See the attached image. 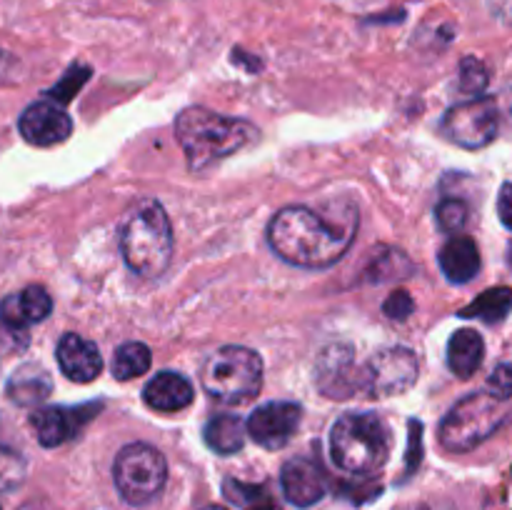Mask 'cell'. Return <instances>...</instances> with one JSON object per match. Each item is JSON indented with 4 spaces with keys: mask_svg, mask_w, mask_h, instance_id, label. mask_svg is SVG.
I'll use <instances>...</instances> for the list:
<instances>
[{
    "mask_svg": "<svg viewBox=\"0 0 512 510\" xmlns=\"http://www.w3.org/2000/svg\"><path fill=\"white\" fill-rule=\"evenodd\" d=\"M510 258H512V248H510Z\"/></svg>",
    "mask_w": 512,
    "mask_h": 510,
    "instance_id": "obj_34",
    "label": "cell"
},
{
    "mask_svg": "<svg viewBox=\"0 0 512 510\" xmlns=\"http://www.w3.org/2000/svg\"><path fill=\"white\" fill-rule=\"evenodd\" d=\"M120 250L135 275L158 278L173 258V228L163 205L153 198L135 203L120 223Z\"/></svg>",
    "mask_w": 512,
    "mask_h": 510,
    "instance_id": "obj_3",
    "label": "cell"
},
{
    "mask_svg": "<svg viewBox=\"0 0 512 510\" xmlns=\"http://www.w3.org/2000/svg\"><path fill=\"white\" fill-rule=\"evenodd\" d=\"M205 510H228V508H223V505H208Z\"/></svg>",
    "mask_w": 512,
    "mask_h": 510,
    "instance_id": "obj_33",
    "label": "cell"
},
{
    "mask_svg": "<svg viewBox=\"0 0 512 510\" xmlns=\"http://www.w3.org/2000/svg\"><path fill=\"white\" fill-rule=\"evenodd\" d=\"M225 495L243 510H280L263 485H248L228 478L225 480Z\"/></svg>",
    "mask_w": 512,
    "mask_h": 510,
    "instance_id": "obj_24",
    "label": "cell"
},
{
    "mask_svg": "<svg viewBox=\"0 0 512 510\" xmlns=\"http://www.w3.org/2000/svg\"><path fill=\"white\" fill-rule=\"evenodd\" d=\"M175 135L190 170H208L218 160L258 140V128L248 120L213 113L208 108H185L175 120Z\"/></svg>",
    "mask_w": 512,
    "mask_h": 510,
    "instance_id": "obj_2",
    "label": "cell"
},
{
    "mask_svg": "<svg viewBox=\"0 0 512 510\" xmlns=\"http://www.w3.org/2000/svg\"><path fill=\"white\" fill-rule=\"evenodd\" d=\"M113 480L125 503L145 505L163 493L168 483V463L158 448L148 443H130L115 455Z\"/></svg>",
    "mask_w": 512,
    "mask_h": 510,
    "instance_id": "obj_7",
    "label": "cell"
},
{
    "mask_svg": "<svg viewBox=\"0 0 512 510\" xmlns=\"http://www.w3.org/2000/svg\"><path fill=\"white\" fill-rule=\"evenodd\" d=\"M490 8L498 18L512 20V0H490Z\"/></svg>",
    "mask_w": 512,
    "mask_h": 510,
    "instance_id": "obj_32",
    "label": "cell"
},
{
    "mask_svg": "<svg viewBox=\"0 0 512 510\" xmlns=\"http://www.w3.org/2000/svg\"><path fill=\"white\" fill-rule=\"evenodd\" d=\"M150 363H153V355H150L148 345L133 340V343H123L120 348H115L110 370H113L115 380H133L148 373Z\"/></svg>",
    "mask_w": 512,
    "mask_h": 510,
    "instance_id": "obj_23",
    "label": "cell"
},
{
    "mask_svg": "<svg viewBox=\"0 0 512 510\" xmlns=\"http://www.w3.org/2000/svg\"><path fill=\"white\" fill-rule=\"evenodd\" d=\"M358 215L345 210L325 218L305 205L278 210L268 225V243L278 258L298 268H328L338 263L353 243Z\"/></svg>",
    "mask_w": 512,
    "mask_h": 510,
    "instance_id": "obj_1",
    "label": "cell"
},
{
    "mask_svg": "<svg viewBox=\"0 0 512 510\" xmlns=\"http://www.w3.org/2000/svg\"><path fill=\"white\" fill-rule=\"evenodd\" d=\"M383 310H385V315H388V318L408 320L410 315H413L415 303H413V298L405 293V290H395V293H390L388 300L383 303Z\"/></svg>",
    "mask_w": 512,
    "mask_h": 510,
    "instance_id": "obj_29",
    "label": "cell"
},
{
    "mask_svg": "<svg viewBox=\"0 0 512 510\" xmlns=\"http://www.w3.org/2000/svg\"><path fill=\"white\" fill-rule=\"evenodd\" d=\"M80 410L78 408H63V405H48V408H38L30 415V425L35 430V438L43 448H58V445L68 443L80 428Z\"/></svg>",
    "mask_w": 512,
    "mask_h": 510,
    "instance_id": "obj_17",
    "label": "cell"
},
{
    "mask_svg": "<svg viewBox=\"0 0 512 510\" xmlns=\"http://www.w3.org/2000/svg\"><path fill=\"white\" fill-rule=\"evenodd\" d=\"M498 125V103L493 98H488V95H480V98L453 105L445 113L440 130H443V135L450 143L460 145V148L478 150L493 143L495 135H498Z\"/></svg>",
    "mask_w": 512,
    "mask_h": 510,
    "instance_id": "obj_8",
    "label": "cell"
},
{
    "mask_svg": "<svg viewBox=\"0 0 512 510\" xmlns=\"http://www.w3.org/2000/svg\"><path fill=\"white\" fill-rule=\"evenodd\" d=\"M508 418L505 400L490 390L465 395L448 410L440 423V443L448 453H468L490 438Z\"/></svg>",
    "mask_w": 512,
    "mask_h": 510,
    "instance_id": "obj_6",
    "label": "cell"
},
{
    "mask_svg": "<svg viewBox=\"0 0 512 510\" xmlns=\"http://www.w3.org/2000/svg\"><path fill=\"white\" fill-rule=\"evenodd\" d=\"M435 218H438V225L443 233H450V235H458L460 230L468 225V218H470V208L465 200L460 198H445L440 200L438 210H435Z\"/></svg>",
    "mask_w": 512,
    "mask_h": 510,
    "instance_id": "obj_27",
    "label": "cell"
},
{
    "mask_svg": "<svg viewBox=\"0 0 512 510\" xmlns=\"http://www.w3.org/2000/svg\"><path fill=\"white\" fill-rule=\"evenodd\" d=\"M303 408L288 400H273V403L258 405L248 418V435L258 445L268 450H280L298 433Z\"/></svg>",
    "mask_w": 512,
    "mask_h": 510,
    "instance_id": "obj_11",
    "label": "cell"
},
{
    "mask_svg": "<svg viewBox=\"0 0 512 510\" xmlns=\"http://www.w3.org/2000/svg\"><path fill=\"white\" fill-rule=\"evenodd\" d=\"M200 383L220 403H248L263 388V358L243 345H225L203 363Z\"/></svg>",
    "mask_w": 512,
    "mask_h": 510,
    "instance_id": "obj_5",
    "label": "cell"
},
{
    "mask_svg": "<svg viewBox=\"0 0 512 510\" xmlns=\"http://www.w3.org/2000/svg\"><path fill=\"white\" fill-rule=\"evenodd\" d=\"M280 488L288 503L298 508H310L325 498L328 480L323 468L310 458H290L280 470Z\"/></svg>",
    "mask_w": 512,
    "mask_h": 510,
    "instance_id": "obj_13",
    "label": "cell"
},
{
    "mask_svg": "<svg viewBox=\"0 0 512 510\" xmlns=\"http://www.w3.org/2000/svg\"><path fill=\"white\" fill-rule=\"evenodd\" d=\"M498 215L500 223L512 230V183H505L498 193Z\"/></svg>",
    "mask_w": 512,
    "mask_h": 510,
    "instance_id": "obj_30",
    "label": "cell"
},
{
    "mask_svg": "<svg viewBox=\"0 0 512 510\" xmlns=\"http://www.w3.org/2000/svg\"><path fill=\"white\" fill-rule=\"evenodd\" d=\"M418 358L408 348H385L363 365V393L368 398H395L418 383Z\"/></svg>",
    "mask_w": 512,
    "mask_h": 510,
    "instance_id": "obj_9",
    "label": "cell"
},
{
    "mask_svg": "<svg viewBox=\"0 0 512 510\" xmlns=\"http://www.w3.org/2000/svg\"><path fill=\"white\" fill-rule=\"evenodd\" d=\"M440 270L455 285L470 283L480 270V250L468 235H450L448 243L440 248Z\"/></svg>",
    "mask_w": 512,
    "mask_h": 510,
    "instance_id": "obj_18",
    "label": "cell"
},
{
    "mask_svg": "<svg viewBox=\"0 0 512 510\" xmlns=\"http://www.w3.org/2000/svg\"><path fill=\"white\" fill-rule=\"evenodd\" d=\"M390 428L375 413H345L330 430V455L350 475H373L390 458Z\"/></svg>",
    "mask_w": 512,
    "mask_h": 510,
    "instance_id": "obj_4",
    "label": "cell"
},
{
    "mask_svg": "<svg viewBox=\"0 0 512 510\" xmlns=\"http://www.w3.org/2000/svg\"><path fill=\"white\" fill-rule=\"evenodd\" d=\"M5 393H8V398L13 400L15 405L33 408V405L43 403V400L53 393V380H50L48 370L40 368V365H20V368L10 375Z\"/></svg>",
    "mask_w": 512,
    "mask_h": 510,
    "instance_id": "obj_19",
    "label": "cell"
},
{
    "mask_svg": "<svg viewBox=\"0 0 512 510\" xmlns=\"http://www.w3.org/2000/svg\"><path fill=\"white\" fill-rule=\"evenodd\" d=\"M488 68H485L483 60L473 58V55H465L463 60H460V75H458V88L463 90V93H470L475 95V98H480L483 95V90L488 88Z\"/></svg>",
    "mask_w": 512,
    "mask_h": 510,
    "instance_id": "obj_26",
    "label": "cell"
},
{
    "mask_svg": "<svg viewBox=\"0 0 512 510\" xmlns=\"http://www.w3.org/2000/svg\"><path fill=\"white\" fill-rule=\"evenodd\" d=\"M512 310V288H490L460 310V318H478L485 323H500Z\"/></svg>",
    "mask_w": 512,
    "mask_h": 510,
    "instance_id": "obj_22",
    "label": "cell"
},
{
    "mask_svg": "<svg viewBox=\"0 0 512 510\" xmlns=\"http://www.w3.org/2000/svg\"><path fill=\"white\" fill-rule=\"evenodd\" d=\"M485 390H490L495 398L510 400L512 398V363H500L498 368L490 373Z\"/></svg>",
    "mask_w": 512,
    "mask_h": 510,
    "instance_id": "obj_28",
    "label": "cell"
},
{
    "mask_svg": "<svg viewBox=\"0 0 512 510\" xmlns=\"http://www.w3.org/2000/svg\"><path fill=\"white\" fill-rule=\"evenodd\" d=\"M193 398V383L185 375L173 373V370H163V373L153 375L143 388L145 405L158 410V413H178V410L188 408Z\"/></svg>",
    "mask_w": 512,
    "mask_h": 510,
    "instance_id": "obj_16",
    "label": "cell"
},
{
    "mask_svg": "<svg viewBox=\"0 0 512 510\" xmlns=\"http://www.w3.org/2000/svg\"><path fill=\"white\" fill-rule=\"evenodd\" d=\"M15 68H18V63L13 60V55L0 48V85H8L13 80Z\"/></svg>",
    "mask_w": 512,
    "mask_h": 510,
    "instance_id": "obj_31",
    "label": "cell"
},
{
    "mask_svg": "<svg viewBox=\"0 0 512 510\" xmlns=\"http://www.w3.org/2000/svg\"><path fill=\"white\" fill-rule=\"evenodd\" d=\"M18 128L20 135L30 145L48 148V145H58L70 138V133H73V120L53 100H38V103L28 105L23 110V115L18 120Z\"/></svg>",
    "mask_w": 512,
    "mask_h": 510,
    "instance_id": "obj_12",
    "label": "cell"
},
{
    "mask_svg": "<svg viewBox=\"0 0 512 510\" xmlns=\"http://www.w3.org/2000/svg\"><path fill=\"white\" fill-rule=\"evenodd\" d=\"M203 438L208 448L218 455H233L243 450L245 438H248V423H243L240 415H213L205 425Z\"/></svg>",
    "mask_w": 512,
    "mask_h": 510,
    "instance_id": "obj_21",
    "label": "cell"
},
{
    "mask_svg": "<svg viewBox=\"0 0 512 510\" xmlns=\"http://www.w3.org/2000/svg\"><path fill=\"white\" fill-rule=\"evenodd\" d=\"M53 310V298L40 285H28L0 303V323L13 330H25L45 320Z\"/></svg>",
    "mask_w": 512,
    "mask_h": 510,
    "instance_id": "obj_15",
    "label": "cell"
},
{
    "mask_svg": "<svg viewBox=\"0 0 512 510\" xmlns=\"http://www.w3.org/2000/svg\"><path fill=\"white\" fill-rule=\"evenodd\" d=\"M25 475H28V463L23 455L8 445H0V493L20 488Z\"/></svg>",
    "mask_w": 512,
    "mask_h": 510,
    "instance_id": "obj_25",
    "label": "cell"
},
{
    "mask_svg": "<svg viewBox=\"0 0 512 510\" xmlns=\"http://www.w3.org/2000/svg\"><path fill=\"white\" fill-rule=\"evenodd\" d=\"M485 358V340L478 330L463 328L450 335L448 368L458 378H473Z\"/></svg>",
    "mask_w": 512,
    "mask_h": 510,
    "instance_id": "obj_20",
    "label": "cell"
},
{
    "mask_svg": "<svg viewBox=\"0 0 512 510\" xmlns=\"http://www.w3.org/2000/svg\"><path fill=\"white\" fill-rule=\"evenodd\" d=\"M55 355H58V365L65 378L75 380V383H93L103 370V355H100L98 345L78 333H65Z\"/></svg>",
    "mask_w": 512,
    "mask_h": 510,
    "instance_id": "obj_14",
    "label": "cell"
},
{
    "mask_svg": "<svg viewBox=\"0 0 512 510\" xmlns=\"http://www.w3.org/2000/svg\"><path fill=\"white\" fill-rule=\"evenodd\" d=\"M315 385L333 400L353 398L363 393V365L355 363L348 343H330L315 360Z\"/></svg>",
    "mask_w": 512,
    "mask_h": 510,
    "instance_id": "obj_10",
    "label": "cell"
},
{
    "mask_svg": "<svg viewBox=\"0 0 512 510\" xmlns=\"http://www.w3.org/2000/svg\"><path fill=\"white\" fill-rule=\"evenodd\" d=\"M0 510H3V508H0Z\"/></svg>",
    "mask_w": 512,
    "mask_h": 510,
    "instance_id": "obj_35",
    "label": "cell"
}]
</instances>
